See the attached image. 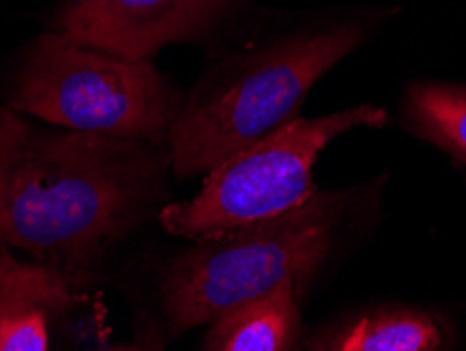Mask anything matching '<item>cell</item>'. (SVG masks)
Segmentation results:
<instances>
[{
	"mask_svg": "<svg viewBox=\"0 0 466 351\" xmlns=\"http://www.w3.org/2000/svg\"><path fill=\"white\" fill-rule=\"evenodd\" d=\"M408 116L418 135L466 164V87H416L410 93Z\"/></svg>",
	"mask_w": 466,
	"mask_h": 351,
	"instance_id": "10",
	"label": "cell"
},
{
	"mask_svg": "<svg viewBox=\"0 0 466 351\" xmlns=\"http://www.w3.org/2000/svg\"><path fill=\"white\" fill-rule=\"evenodd\" d=\"M106 351H139V349H135V347H116V349H106Z\"/></svg>",
	"mask_w": 466,
	"mask_h": 351,
	"instance_id": "11",
	"label": "cell"
},
{
	"mask_svg": "<svg viewBox=\"0 0 466 351\" xmlns=\"http://www.w3.org/2000/svg\"><path fill=\"white\" fill-rule=\"evenodd\" d=\"M300 293L284 284L210 322L204 351H297Z\"/></svg>",
	"mask_w": 466,
	"mask_h": 351,
	"instance_id": "8",
	"label": "cell"
},
{
	"mask_svg": "<svg viewBox=\"0 0 466 351\" xmlns=\"http://www.w3.org/2000/svg\"><path fill=\"white\" fill-rule=\"evenodd\" d=\"M345 191H318L273 222L196 240L162 282V318L173 333L210 325L284 284L303 294L334 246Z\"/></svg>",
	"mask_w": 466,
	"mask_h": 351,
	"instance_id": "3",
	"label": "cell"
},
{
	"mask_svg": "<svg viewBox=\"0 0 466 351\" xmlns=\"http://www.w3.org/2000/svg\"><path fill=\"white\" fill-rule=\"evenodd\" d=\"M231 0H70L55 32L88 49L149 59L170 43L200 36Z\"/></svg>",
	"mask_w": 466,
	"mask_h": 351,
	"instance_id": "6",
	"label": "cell"
},
{
	"mask_svg": "<svg viewBox=\"0 0 466 351\" xmlns=\"http://www.w3.org/2000/svg\"><path fill=\"white\" fill-rule=\"evenodd\" d=\"M307 351H445V333L422 309L387 307L326 330Z\"/></svg>",
	"mask_w": 466,
	"mask_h": 351,
	"instance_id": "9",
	"label": "cell"
},
{
	"mask_svg": "<svg viewBox=\"0 0 466 351\" xmlns=\"http://www.w3.org/2000/svg\"><path fill=\"white\" fill-rule=\"evenodd\" d=\"M183 98L149 59H125L43 34L15 76L9 106L78 133L167 146Z\"/></svg>",
	"mask_w": 466,
	"mask_h": 351,
	"instance_id": "4",
	"label": "cell"
},
{
	"mask_svg": "<svg viewBox=\"0 0 466 351\" xmlns=\"http://www.w3.org/2000/svg\"><path fill=\"white\" fill-rule=\"evenodd\" d=\"M355 27L300 34L238 57L185 98L168 151L173 175H207L299 119L307 93L360 43Z\"/></svg>",
	"mask_w": 466,
	"mask_h": 351,
	"instance_id": "2",
	"label": "cell"
},
{
	"mask_svg": "<svg viewBox=\"0 0 466 351\" xmlns=\"http://www.w3.org/2000/svg\"><path fill=\"white\" fill-rule=\"evenodd\" d=\"M168 146L45 130L0 109V253L36 254L76 284L106 244L168 194Z\"/></svg>",
	"mask_w": 466,
	"mask_h": 351,
	"instance_id": "1",
	"label": "cell"
},
{
	"mask_svg": "<svg viewBox=\"0 0 466 351\" xmlns=\"http://www.w3.org/2000/svg\"><path fill=\"white\" fill-rule=\"evenodd\" d=\"M387 119L376 106L294 119L204 175L194 198L164 206L160 223L175 236L202 240L284 217L318 194L313 167L328 143L358 127L385 125Z\"/></svg>",
	"mask_w": 466,
	"mask_h": 351,
	"instance_id": "5",
	"label": "cell"
},
{
	"mask_svg": "<svg viewBox=\"0 0 466 351\" xmlns=\"http://www.w3.org/2000/svg\"><path fill=\"white\" fill-rule=\"evenodd\" d=\"M72 286L55 265L0 253V351H49L55 322L72 305Z\"/></svg>",
	"mask_w": 466,
	"mask_h": 351,
	"instance_id": "7",
	"label": "cell"
}]
</instances>
